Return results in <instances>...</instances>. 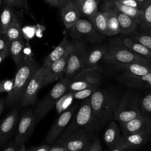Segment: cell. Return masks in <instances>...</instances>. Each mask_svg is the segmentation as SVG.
Listing matches in <instances>:
<instances>
[{"instance_id": "39", "label": "cell", "mask_w": 151, "mask_h": 151, "mask_svg": "<svg viewBox=\"0 0 151 151\" xmlns=\"http://www.w3.org/2000/svg\"><path fill=\"white\" fill-rule=\"evenodd\" d=\"M7 6L27 8L28 6L27 0H2Z\"/></svg>"}, {"instance_id": "25", "label": "cell", "mask_w": 151, "mask_h": 151, "mask_svg": "<svg viewBox=\"0 0 151 151\" xmlns=\"http://www.w3.org/2000/svg\"><path fill=\"white\" fill-rule=\"evenodd\" d=\"M70 44V41L68 40L67 36H65L54 50L45 57L42 67L45 68L52 63L60 59L67 51Z\"/></svg>"}, {"instance_id": "34", "label": "cell", "mask_w": 151, "mask_h": 151, "mask_svg": "<svg viewBox=\"0 0 151 151\" xmlns=\"http://www.w3.org/2000/svg\"><path fill=\"white\" fill-rule=\"evenodd\" d=\"M139 26L142 29L151 28V0H147L143 6L142 19Z\"/></svg>"}, {"instance_id": "17", "label": "cell", "mask_w": 151, "mask_h": 151, "mask_svg": "<svg viewBox=\"0 0 151 151\" xmlns=\"http://www.w3.org/2000/svg\"><path fill=\"white\" fill-rule=\"evenodd\" d=\"M107 9H114L123 14L127 15L135 19L140 25L142 15V11L141 10L125 5L117 0H104L103 11Z\"/></svg>"}, {"instance_id": "9", "label": "cell", "mask_w": 151, "mask_h": 151, "mask_svg": "<svg viewBox=\"0 0 151 151\" xmlns=\"http://www.w3.org/2000/svg\"><path fill=\"white\" fill-rule=\"evenodd\" d=\"M70 29V34L74 40L98 43L104 39V35L96 29L91 19L80 18Z\"/></svg>"}, {"instance_id": "50", "label": "cell", "mask_w": 151, "mask_h": 151, "mask_svg": "<svg viewBox=\"0 0 151 151\" xmlns=\"http://www.w3.org/2000/svg\"><path fill=\"white\" fill-rule=\"evenodd\" d=\"M4 104H5V100L4 99L1 98L0 99V115L4 109Z\"/></svg>"}, {"instance_id": "8", "label": "cell", "mask_w": 151, "mask_h": 151, "mask_svg": "<svg viewBox=\"0 0 151 151\" xmlns=\"http://www.w3.org/2000/svg\"><path fill=\"white\" fill-rule=\"evenodd\" d=\"M85 42L74 40L70 42V50L64 77H73L84 68L87 52Z\"/></svg>"}, {"instance_id": "23", "label": "cell", "mask_w": 151, "mask_h": 151, "mask_svg": "<svg viewBox=\"0 0 151 151\" xmlns=\"http://www.w3.org/2000/svg\"><path fill=\"white\" fill-rule=\"evenodd\" d=\"M63 22L67 28H71L81 17L73 2L60 8Z\"/></svg>"}, {"instance_id": "47", "label": "cell", "mask_w": 151, "mask_h": 151, "mask_svg": "<svg viewBox=\"0 0 151 151\" xmlns=\"http://www.w3.org/2000/svg\"><path fill=\"white\" fill-rule=\"evenodd\" d=\"M58 4V8H62L68 4L72 2L73 0H57Z\"/></svg>"}, {"instance_id": "42", "label": "cell", "mask_w": 151, "mask_h": 151, "mask_svg": "<svg viewBox=\"0 0 151 151\" xmlns=\"http://www.w3.org/2000/svg\"><path fill=\"white\" fill-rule=\"evenodd\" d=\"M51 146L48 145H42L38 146H33L27 149L25 151H50Z\"/></svg>"}, {"instance_id": "21", "label": "cell", "mask_w": 151, "mask_h": 151, "mask_svg": "<svg viewBox=\"0 0 151 151\" xmlns=\"http://www.w3.org/2000/svg\"><path fill=\"white\" fill-rule=\"evenodd\" d=\"M100 0H73L72 2L83 18L91 19L99 12Z\"/></svg>"}, {"instance_id": "10", "label": "cell", "mask_w": 151, "mask_h": 151, "mask_svg": "<svg viewBox=\"0 0 151 151\" xmlns=\"http://www.w3.org/2000/svg\"><path fill=\"white\" fill-rule=\"evenodd\" d=\"M101 73L99 67L83 68L73 77L66 93H74L95 85H100Z\"/></svg>"}, {"instance_id": "44", "label": "cell", "mask_w": 151, "mask_h": 151, "mask_svg": "<svg viewBox=\"0 0 151 151\" xmlns=\"http://www.w3.org/2000/svg\"><path fill=\"white\" fill-rule=\"evenodd\" d=\"M19 149L20 147L18 146L15 140H13L6 146L1 151H19Z\"/></svg>"}, {"instance_id": "11", "label": "cell", "mask_w": 151, "mask_h": 151, "mask_svg": "<svg viewBox=\"0 0 151 151\" xmlns=\"http://www.w3.org/2000/svg\"><path fill=\"white\" fill-rule=\"evenodd\" d=\"M70 50V44L64 55L60 59L44 68L41 88L53 81L61 79L63 76L64 77Z\"/></svg>"}, {"instance_id": "37", "label": "cell", "mask_w": 151, "mask_h": 151, "mask_svg": "<svg viewBox=\"0 0 151 151\" xmlns=\"http://www.w3.org/2000/svg\"><path fill=\"white\" fill-rule=\"evenodd\" d=\"M99 86L100 85H95L82 90L73 93V97L77 100H84L87 99L90 97L96 90L99 88Z\"/></svg>"}, {"instance_id": "6", "label": "cell", "mask_w": 151, "mask_h": 151, "mask_svg": "<svg viewBox=\"0 0 151 151\" xmlns=\"http://www.w3.org/2000/svg\"><path fill=\"white\" fill-rule=\"evenodd\" d=\"M84 129L97 136L100 130L94 117L90 97L83 100L77 112L65 129L71 131Z\"/></svg>"}, {"instance_id": "14", "label": "cell", "mask_w": 151, "mask_h": 151, "mask_svg": "<svg viewBox=\"0 0 151 151\" xmlns=\"http://www.w3.org/2000/svg\"><path fill=\"white\" fill-rule=\"evenodd\" d=\"M123 135L136 133L151 134V119L143 113L123 123H119Z\"/></svg>"}, {"instance_id": "38", "label": "cell", "mask_w": 151, "mask_h": 151, "mask_svg": "<svg viewBox=\"0 0 151 151\" xmlns=\"http://www.w3.org/2000/svg\"><path fill=\"white\" fill-rule=\"evenodd\" d=\"M14 83V77L11 79H5L0 81V94L7 93L9 94L13 89Z\"/></svg>"}, {"instance_id": "51", "label": "cell", "mask_w": 151, "mask_h": 151, "mask_svg": "<svg viewBox=\"0 0 151 151\" xmlns=\"http://www.w3.org/2000/svg\"><path fill=\"white\" fill-rule=\"evenodd\" d=\"M137 2V3L139 4V5H140V6L141 7V8H142V9H143V6L145 5V4H146V1H147V0H136Z\"/></svg>"}, {"instance_id": "36", "label": "cell", "mask_w": 151, "mask_h": 151, "mask_svg": "<svg viewBox=\"0 0 151 151\" xmlns=\"http://www.w3.org/2000/svg\"><path fill=\"white\" fill-rule=\"evenodd\" d=\"M140 106L143 114L151 115V90H149L140 99Z\"/></svg>"}, {"instance_id": "30", "label": "cell", "mask_w": 151, "mask_h": 151, "mask_svg": "<svg viewBox=\"0 0 151 151\" xmlns=\"http://www.w3.org/2000/svg\"><path fill=\"white\" fill-rule=\"evenodd\" d=\"M103 12H105L106 16L110 37L120 34V27L115 9H107L103 11Z\"/></svg>"}, {"instance_id": "31", "label": "cell", "mask_w": 151, "mask_h": 151, "mask_svg": "<svg viewBox=\"0 0 151 151\" xmlns=\"http://www.w3.org/2000/svg\"><path fill=\"white\" fill-rule=\"evenodd\" d=\"M96 29L102 34L110 37L104 12L99 11L91 19Z\"/></svg>"}, {"instance_id": "19", "label": "cell", "mask_w": 151, "mask_h": 151, "mask_svg": "<svg viewBox=\"0 0 151 151\" xmlns=\"http://www.w3.org/2000/svg\"><path fill=\"white\" fill-rule=\"evenodd\" d=\"M150 133H136L122 135L119 143L123 146L127 151H130L143 146L150 139Z\"/></svg>"}, {"instance_id": "28", "label": "cell", "mask_w": 151, "mask_h": 151, "mask_svg": "<svg viewBox=\"0 0 151 151\" xmlns=\"http://www.w3.org/2000/svg\"><path fill=\"white\" fill-rule=\"evenodd\" d=\"M24 45L25 42L24 38H21L9 42L8 49L9 54L17 66L19 65L24 60L22 53Z\"/></svg>"}, {"instance_id": "27", "label": "cell", "mask_w": 151, "mask_h": 151, "mask_svg": "<svg viewBox=\"0 0 151 151\" xmlns=\"http://www.w3.org/2000/svg\"><path fill=\"white\" fill-rule=\"evenodd\" d=\"M122 41L123 44L132 52L142 57L151 60V50L133 40L129 37H124Z\"/></svg>"}, {"instance_id": "16", "label": "cell", "mask_w": 151, "mask_h": 151, "mask_svg": "<svg viewBox=\"0 0 151 151\" xmlns=\"http://www.w3.org/2000/svg\"><path fill=\"white\" fill-rule=\"evenodd\" d=\"M18 110L14 109L0 124V146L4 145L13 133L18 123Z\"/></svg>"}, {"instance_id": "22", "label": "cell", "mask_w": 151, "mask_h": 151, "mask_svg": "<svg viewBox=\"0 0 151 151\" xmlns=\"http://www.w3.org/2000/svg\"><path fill=\"white\" fill-rule=\"evenodd\" d=\"M107 50V45H100L96 46L87 50L85 68H92L99 67L98 64L103 60L106 55Z\"/></svg>"}, {"instance_id": "49", "label": "cell", "mask_w": 151, "mask_h": 151, "mask_svg": "<svg viewBox=\"0 0 151 151\" xmlns=\"http://www.w3.org/2000/svg\"><path fill=\"white\" fill-rule=\"evenodd\" d=\"M44 1L52 6L58 7V4L57 0H44Z\"/></svg>"}, {"instance_id": "48", "label": "cell", "mask_w": 151, "mask_h": 151, "mask_svg": "<svg viewBox=\"0 0 151 151\" xmlns=\"http://www.w3.org/2000/svg\"><path fill=\"white\" fill-rule=\"evenodd\" d=\"M9 55V50L5 51L0 52V64L1 63H2L4 61V60L6 58V57L7 56H8Z\"/></svg>"}, {"instance_id": "12", "label": "cell", "mask_w": 151, "mask_h": 151, "mask_svg": "<svg viewBox=\"0 0 151 151\" xmlns=\"http://www.w3.org/2000/svg\"><path fill=\"white\" fill-rule=\"evenodd\" d=\"M35 124L33 111L31 109L25 110L22 112L19 122L16 136L14 139L19 147H21L22 145L25 143L32 134Z\"/></svg>"}, {"instance_id": "41", "label": "cell", "mask_w": 151, "mask_h": 151, "mask_svg": "<svg viewBox=\"0 0 151 151\" xmlns=\"http://www.w3.org/2000/svg\"><path fill=\"white\" fill-rule=\"evenodd\" d=\"M117 1L125 5L142 11L139 4L137 3V2L136 0H117Z\"/></svg>"}, {"instance_id": "33", "label": "cell", "mask_w": 151, "mask_h": 151, "mask_svg": "<svg viewBox=\"0 0 151 151\" xmlns=\"http://www.w3.org/2000/svg\"><path fill=\"white\" fill-rule=\"evenodd\" d=\"M5 35L9 42L24 38L21 24L17 18L9 27Z\"/></svg>"}, {"instance_id": "52", "label": "cell", "mask_w": 151, "mask_h": 151, "mask_svg": "<svg viewBox=\"0 0 151 151\" xmlns=\"http://www.w3.org/2000/svg\"><path fill=\"white\" fill-rule=\"evenodd\" d=\"M1 3H2V0H0V6H1Z\"/></svg>"}, {"instance_id": "5", "label": "cell", "mask_w": 151, "mask_h": 151, "mask_svg": "<svg viewBox=\"0 0 151 151\" xmlns=\"http://www.w3.org/2000/svg\"><path fill=\"white\" fill-rule=\"evenodd\" d=\"M96 138V135L84 129L64 130L54 144L61 145L68 151H88Z\"/></svg>"}, {"instance_id": "18", "label": "cell", "mask_w": 151, "mask_h": 151, "mask_svg": "<svg viewBox=\"0 0 151 151\" xmlns=\"http://www.w3.org/2000/svg\"><path fill=\"white\" fill-rule=\"evenodd\" d=\"M113 67L122 70L123 72L120 76L124 77L139 76L151 73V63H133Z\"/></svg>"}, {"instance_id": "24", "label": "cell", "mask_w": 151, "mask_h": 151, "mask_svg": "<svg viewBox=\"0 0 151 151\" xmlns=\"http://www.w3.org/2000/svg\"><path fill=\"white\" fill-rule=\"evenodd\" d=\"M121 134L120 129L117 123L110 122L106 129L103 134V140L108 149H112L119 143Z\"/></svg>"}, {"instance_id": "15", "label": "cell", "mask_w": 151, "mask_h": 151, "mask_svg": "<svg viewBox=\"0 0 151 151\" xmlns=\"http://www.w3.org/2000/svg\"><path fill=\"white\" fill-rule=\"evenodd\" d=\"M77 109V106H74L69 109L64 111L55 121L49 130L46 138L45 142L51 144L54 143L60 136L63 133V132L69 124L73 118Z\"/></svg>"}, {"instance_id": "13", "label": "cell", "mask_w": 151, "mask_h": 151, "mask_svg": "<svg viewBox=\"0 0 151 151\" xmlns=\"http://www.w3.org/2000/svg\"><path fill=\"white\" fill-rule=\"evenodd\" d=\"M43 72L44 68L41 66L34 73L27 87L20 104H19L20 107H27L35 103L37 100V94L39 90L41 88Z\"/></svg>"}, {"instance_id": "2", "label": "cell", "mask_w": 151, "mask_h": 151, "mask_svg": "<svg viewBox=\"0 0 151 151\" xmlns=\"http://www.w3.org/2000/svg\"><path fill=\"white\" fill-rule=\"evenodd\" d=\"M39 67L38 64L32 58L24 59L18 66L14 76L13 89L5 101L7 107H13L20 104L29 81Z\"/></svg>"}, {"instance_id": "7", "label": "cell", "mask_w": 151, "mask_h": 151, "mask_svg": "<svg viewBox=\"0 0 151 151\" xmlns=\"http://www.w3.org/2000/svg\"><path fill=\"white\" fill-rule=\"evenodd\" d=\"M139 95L125 91L120 98L114 113V119L119 123L127 122L142 114Z\"/></svg>"}, {"instance_id": "32", "label": "cell", "mask_w": 151, "mask_h": 151, "mask_svg": "<svg viewBox=\"0 0 151 151\" xmlns=\"http://www.w3.org/2000/svg\"><path fill=\"white\" fill-rule=\"evenodd\" d=\"M128 37L151 50V28L140 31L137 30Z\"/></svg>"}, {"instance_id": "40", "label": "cell", "mask_w": 151, "mask_h": 151, "mask_svg": "<svg viewBox=\"0 0 151 151\" xmlns=\"http://www.w3.org/2000/svg\"><path fill=\"white\" fill-rule=\"evenodd\" d=\"M9 42L5 35L0 34V52L8 50Z\"/></svg>"}, {"instance_id": "35", "label": "cell", "mask_w": 151, "mask_h": 151, "mask_svg": "<svg viewBox=\"0 0 151 151\" xmlns=\"http://www.w3.org/2000/svg\"><path fill=\"white\" fill-rule=\"evenodd\" d=\"M56 103V110L58 113H61L64 110L67 109L72 103L73 97V93H65Z\"/></svg>"}, {"instance_id": "26", "label": "cell", "mask_w": 151, "mask_h": 151, "mask_svg": "<svg viewBox=\"0 0 151 151\" xmlns=\"http://www.w3.org/2000/svg\"><path fill=\"white\" fill-rule=\"evenodd\" d=\"M115 11L117 15L122 35L128 37L137 31L139 24L135 19L116 9Z\"/></svg>"}, {"instance_id": "53", "label": "cell", "mask_w": 151, "mask_h": 151, "mask_svg": "<svg viewBox=\"0 0 151 151\" xmlns=\"http://www.w3.org/2000/svg\"><path fill=\"white\" fill-rule=\"evenodd\" d=\"M150 119H151V115H150Z\"/></svg>"}, {"instance_id": "4", "label": "cell", "mask_w": 151, "mask_h": 151, "mask_svg": "<svg viewBox=\"0 0 151 151\" xmlns=\"http://www.w3.org/2000/svg\"><path fill=\"white\" fill-rule=\"evenodd\" d=\"M72 78L73 77H67L61 78L48 94L38 102L33 110L36 124L53 108L59 99L67 92Z\"/></svg>"}, {"instance_id": "20", "label": "cell", "mask_w": 151, "mask_h": 151, "mask_svg": "<svg viewBox=\"0 0 151 151\" xmlns=\"http://www.w3.org/2000/svg\"><path fill=\"white\" fill-rule=\"evenodd\" d=\"M117 80L129 87L140 90H151V73L139 76H119Z\"/></svg>"}, {"instance_id": "46", "label": "cell", "mask_w": 151, "mask_h": 151, "mask_svg": "<svg viewBox=\"0 0 151 151\" xmlns=\"http://www.w3.org/2000/svg\"><path fill=\"white\" fill-rule=\"evenodd\" d=\"M50 151H68V150L66 148H65L64 147L61 145L54 144V145L51 146Z\"/></svg>"}, {"instance_id": "43", "label": "cell", "mask_w": 151, "mask_h": 151, "mask_svg": "<svg viewBox=\"0 0 151 151\" xmlns=\"http://www.w3.org/2000/svg\"><path fill=\"white\" fill-rule=\"evenodd\" d=\"M88 151H103L100 140L96 138Z\"/></svg>"}, {"instance_id": "3", "label": "cell", "mask_w": 151, "mask_h": 151, "mask_svg": "<svg viewBox=\"0 0 151 151\" xmlns=\"http://www.w3.org/2000/svg\"><path fill=\"white\" fill-rule=\"evenodd\" d=\"M113 66L133 63H151V60L142 57L130 50L123 42L122 40L116 38L110 41L103 59Z\"/></svg>"}, {"instance_id": "45", "label": "cell", "mask_w": 151, "mask_h": 151, "mask_svg": "<svg viewBox=\"0 0 151 151\" xmlns=\"http://www.w3.org/2000/svg\"><path fill=\"white\" fill-rule=\"evenodd\" d=\"M106 151H127V150L123 146H122L121 144L118 143L115 147H114L112 149H107L106 150Z\"/></svg>"}, {"instance_id": "29", "label": "cell", "mask_w": 151, "mask_h": 151, "mask_svg": "<svg viewBox=\"0 0 151 151\" xmlns=\"http://www.w3.org/2000/svg\"><path fill=\"white\" fill-rule=\"evenodd\" d=\"M16 19L12 9L9 6L5 7L0 15V34L5 35Z\"/></svg>"}, {"instance_id": "1", "label": "cell", "mask_w": 151, "mask_h": 151, "mask_svg": "<svg viewBox=\"0 0 151 151\" xmlns=\"http://www.w3.org/2000/svg\"><path fill=\"white\" fill-rule=\"evenodd\" d=\"M96 122L101 129L113 121L114 113L119 101V93L114 88L96 90L90 97Z\"/></svg>"}]
</instances>
